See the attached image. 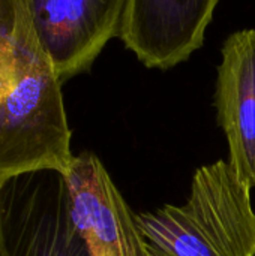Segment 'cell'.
Listing matches in <instances>:
<instances>
[{
	"label": "cell",
	"instance_id": "cell-8",
	"mask_svg": "<svg viewBox=\"0 0 255 256\" xmlns=\"http://www.w3.org/2000/svg\"><path fill=\"white\" fill-rule=\"evenodd\" d=\"M0 256H9L6 244H5V240H3V236H2V231H0Z\"/></svg>",
	"mask_w": 255,
	"mask_h": 256
},
{
	"label": "cell",
	"instance_id": "cell-2",
	"mask_svg": "<svg viewBox=\"0 0 255 256\" xmlns=\"http://www.w3.org/2000/svg\"><path fill=\"white\" fill-rule=\"evenodd\" d=\"M251 190L228 160L198 168L183 206L134 216L147 256H255Z\"/></svg>",
	"mask_w": 255,
	"mask_h": 256
},
{
	"label": "cell",
	"instance_id": "cell-4",
	"mask_svg": "<svg viewBox=\"0 0 255 256\" xmlns=\"http://www.w3.org/2000/svg\"><path fill=\"white\" fill-rule=\"evenodd\" d=\"M33 27L63 82L86 74L120 36L126 0H29Z\"/></svg>",
	"mask_w": 255,
	"mask_h": 256
},
{
	"label": "cell",
	"instance_id": "cell-3",
	"mask_svg": "<svg viewBox=\"0 0 255 256\" xmlns=\"http://www.w3.org/2000/svg\"><path fill=\"white\" fill-rule=\"evenodd\" d=\"M0 231L9 256H90L56 171L18 177L0 190Z\"/></svg>",
	"mask_w": 255,
	"mask_h": 256
},
{
	"label": "cell",
	"instance_id": "cell-6",
	"mask_svg": "<svg viewBox=\"0 0 255 256\" xmlns=\"http://www.w3.org/2000/svg\"><path fill=\"white\" fill-rule=\"evenodd\" d=\"M219 0H126L120 39L149 69L168 70L204 44Z\"/></svg>",
	"mask_w": 255,
	"mask_h": 256
},
{
	"label": "cell",
	"instance_id": "cell-7",
	"mask_svg": "<svg viewBox=\"0 0 255 256\" xmlns=\"http://www.w3.org/2000/svg\"><path fill=\"white\" fill-rule=\"evenodd\" d=\"M218 66L216 120L228 142L230 165L255 188V28L231 33L222 44Z\"/></svg>",
	"mask_w": 255,
	"mask_h": 256
},
{
	"label": "cell",
	"instance_id": "cell-1",
	"mask_svg": "<svg viewBox=\"0 0 255 256\" xmlns=\"http://www.w3.org/2000/svg\"><path fill=\"white\" fill-rule=\"evenodd\" d=\"M71 136L62 81L29 0H0V190L33 172L65 176L75 158Z\"/></svg>",
	"mask_w": 255,
	"mask_h": 256
},
{
	"label": "cell",
	"instance_id": "cell-5",
	"mask_svg": "<svg viewBox=\"0 0 255 256\" xmlns=\"http://www.w3.org/2000/svg\"><path fill=\"white\" fill-rule=\"evenodd\" d=\"M71 214L90 256H147L132 210L92 152L74 158L63 176Z\"/></svg>",
	"mask_w": 255,
	"mask_h": 256
}]
</instances>
